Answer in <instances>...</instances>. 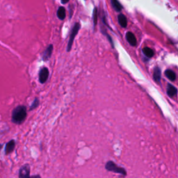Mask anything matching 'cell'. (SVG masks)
<instances>
[{"label":"cell","mask_w":178,"mask_h":178,"mask_svg":"<svg viewBox=\"0 0 178 178\" xmlns=\"http://www.w3.org/2000/svg\"><path fill=\"white\" fill-rule=\"evenodd\" d=\"M69 1H70V0H61V2L63 4H65L66 3H68V2Z\"/></svg>","instance_id":"18"},{"label":"cell","mask_w":178,"mask_h":178,"mask_svg":"<svg viewBox=\"0 0 178 178\" xmlns=\"http://www.w3.org/2000/svg\"><path fill=\"white\" fill-rule=\"evenodd\" d=\"M52 52H53V45H50L49 46L47 47V49L45 50L44 53H43V60L45 61H46L49 60L50 58L51 57V56H52Z\"/></svg>","instance_id":"7"},{"label":"cell","mask_w":178,"mask_h":178,"mask_svg":"<svg viewBox=\"0 0 178 178\" xmlns=\"http://www.w3.org/2000/svg\"><path fill=\"white\" fill-rule=\"evenodd\" d=\"M49 70L46 67H43L40 69L39 72V81L41 83H44L47 81L49 77Z\"/></svg>","instance_id":"4"},{"label":"cell","mask_w":178,"mask_h":178,"mask_svg":"<svg viewBox=\"0 0 178 178\" xmlns=\"http://www.w3.org/2000/svg\"><path fill=\"white\" fill-rule=\"evenodd\" d=\"M126 39L127 40H128V43L132 45V46H136L137 44V40H136L135 35H134L133 33H132L130 32L127 33Z\"/></svg>","instance_id":"8"},{"label":"cell","mask_w":178,"mask_h":178,"mask_svg":"<svg viewBox=\"0 0 178 178\" xmlns=\"http://www.w3.org/2000/svg\"><path fill=\"white\" fill-rule=\"evenodd\" d=\"M30 176V167L29 165H24L20 169L19 177H29Z\"/></svg>","instance_id":"5"},{"label":"cell","mask_w":178,"mask_h":178,"mask_svg":"<svg viewBox=\"0 0 178 178\" xmlns=\"http://www.w3.org/2000/svg\"><path fill=\"white\" fill-rule=\"evenodd\" d=\"M93 18L94 26H96V24H97V22H98V9H97V8H95L93 10Z\"/></svg>","instance_id":"16"},{"label":"cell","mask_w":178,"mask_h":178,"mask_svg":"<svg viewBox=\"0 0 178 178\" xmlns=\"http://www.w3.org/2000/svg\"><path fill=\"white\" fill-rule=\"evenodd\" d=\"M80 27H81V25L80 23H79V22H77V23H75V25H74V27L72 29V32H71V34H70V36L69 41H68V47H67L68 52H70L71 48H72L73 42H74V39H75V36L78 34V32L80 31Z\"/></svg>","instance_id":"3"},{"label":"cell","mask_w":178,"mask_h":178,"mask_svg":"<svg viewBox=\"0 0 178 178\" xmlns=\"http://www.w3.org/2000/svg\"><path fill=\"white\" fill-rule=\"evenodd\" d=\"M177 93V89L170 83H169L167 86V94L170 98L174 97Z\"/></svg>","instance_id":"9"},{"label":"cell","mask_w":178,"mask_h":178,"mask_svg":"<svg viewBox=\"0 0 178 178\" xmlns=\"http://www.w3.org/2000/svg\"><path fill=\"white\" fill-rule=\"evenodd\" d=\"M65 16H66V12H65V8L63 6L59 7L57 11V17H58V19L63 20L65 18Z\"/></svg>","instance_id":"13"},{"label":"cell","mask_w":178,"mask_h":178,"mask_svg":"<svg viewBox=\"0 0 178 178\" xmlns=\"http://www.w3.org/2000/svg\"><path fill=\"white\" fill-rule=\"evenodd\" d=\"M15 146H16V141L14 140H11V141L8 142L6 144V146H5V154H9L10 153H11L13 151Z\"/></svg>","instance_id":"6"},{"label":"cell","mask_w":178,"mask_h":178,"mask_svg":"<svg viewBox=\"0 0 178 178\" xmlns=\"http://www.w3.org/2000/svg\"><path fill=\"white\" fill-rule=\"evenodd\" d=\"M27 108L23 105H20L13 109L12 112V122L16 124H21L27 118Z\"/></svg>","instance_id":"1"},{"label":"cell","mask_w":178,"mask_h":178,"mask_svg":"<svg viewBox=\"0 0 178 178\" xmlns=\"http://www.w3.org/2000/svg\"><path fill=\"white\" fill-rule=\"evenodd\" d=\"M39 100L38 98H35L34 101V102L32 103V105H31V106H30V108H29V111H32L33 110V109H34L37 107L39 105Z\"/></svg>","instance_id":"17"},{"label":"cell","mask_w":178,"mask_h":178,"mask_svg":"<svg viewBox=\"0 0 178 178\" xmlns=\"http://www.w3.org/2000/svg\"><path fill=\"white\" fill-rule=\"evenodd\" d=\"M118 23L120 24L121 26L123 28H125L128 25V20L125 16H124L123 14H119L118 16Z\"/></svg>","instance_id":"10"},{"label":"cell","mask_w":178,"mask_h":178,"mask_svg":"<svg viewBox=\"0 0 178 178\" xmlns=\"http://www.w3.org/2000/svg\"><path fill=\"white\" fill-rule=\"evenodd\" d=\"M111 3L112 5V7L115 9L117 12H121L123 10V7L119 2L118 0H111Z\"/></svg>","instance_id":"11"},{"label":"cell","mask_w":178,"mask_h":178,"mask_svg":"<svg viewBox=\"0 0 178 178\" xmlns=\"http://www.w3.org/2000/svg\"><path fill=\"white\" fill-rule=\"evenodd\" d=\"M143 54H145V56H146V57H148V58L152 57L154 54V51L152 50L151 48L147 47L143 48Z\"/></svg>","instance_id":"15"},{"label":"cell","mask_w":178,"mask_h":178,"mask_svg":"<svg viewBox=\"0 0 178 178\" xmlns=\"http://www.w3.org/2000/svg\"><path fill=\"white\" fill-rule=\"evenodd\" d=\"M105 169L107 170L108 171L116 172V173L121 174L122 175H124V176H126L127 175L126 170H124L123 168L118 166V165H116L115 163L112 161H109L106 163L105 165Z\"/></svg>","instance_id":"2"},{"label":"cell","mask_w":178,"mask_h":178,"mask_svg":"<svg viewBox=\"0 0 178 178\" xmlns=\"http://www.w3.org/2000/svg\"><path fill=\"white\" fill-rule=\"evenodd\" d=\"M153 78L154 81L157 83H159L161 81V70L159 67H156L154 70Z\"/></svg>","instance_id":"12"},{"label":"cell","mask_w":178,"mask_h":178,"mask_svg":"<svg viewBox=\"0 0 178 178\" xmlns=\"http://www.w3.org/2000/svg\"><path fill=\"white\" fill-rule=\"evenodd\" d=\"M165 75L170 81H175L176 79V75L171 70H166L165 71Z\"/></svg>","instance_id":"14"}]
</instances>
